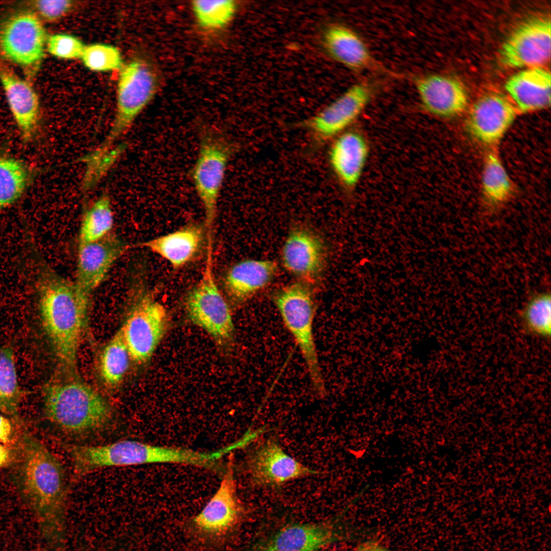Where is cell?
<instances>
[{"mask_svg": "<svg viewBox=\"0 0 551 551\" xmlns=\"http://www.w3.org/2000/svg\"><path fill=\"white\" fill-rule=\"evenodd\" d=\"M128 248L121 238L110 232L92 242H79L76 278L78 291L90 299L114 263Z\"/></svg>", "mask_w": 551, "mask_h": 551, "instance_id": "14", "label": "cell"}, {"mask_svg": "<svg viewBox=\"0 0 551 551\" xmlns=\"http://www.w3.org/2000/svg\"><path fill=\"white\" fill-rule=\"evenodd\" d=\"M21 398L14 361L11 346L0 347V411L16 416Z\"/></svg>", "mask_w": 551, "mask_h": 551, "instance_id": "30", "label": "cell"}, {"mask_svg": "<svg viewBox=\"0 0 551 551\" xmlns=\"http://www.w3.org/2000/svg\"><path fill=\"white\" fill-rule=\"evenodd\" d=\"M37 287L43 327L60 363L76 367L87 318L90 299L43 261L37 260Z\"/></svg>", "mask_w": 551, "mask_h": 551, "instance_id": "1", "label": "cell"}, {"mask_svg": "<svg viewBox=\"0 0 551 551\" xmlns=\"http://www.w3.org/2000/svg\"><path fill=\"white\" fill-rule=\"evenodd\" d=\"M550 72L540 66L527 68L511 76L505 88L518 112L527 113L550 105Z\"/></svg>", "mask_w": 551, "mask_h": 551, "instance_id": "21", "label": "cell"}, {"mask_svg": "<svg viewBox=\"0 0 551 551\" xmlns=\"http://www.w3.org/2000/svg\"><path fill=\"white\" fill-rule=\"evenodd\" d=\"M550 19L530 18L516 28L503 43L499 52L502 64L507 68L539 66L550 56Z\"/></svg>", "mask_w": 551, "mask_h": 551, "instance_id": "13", "label": "cell"}, {"mask_svg": "<svg viewBox=\"0 0 551 551\" xmlns=\"http://www.w3.org/2000/svg\"><path fill=\"white\" fill-rule=\"evenodd\" d=\"M43 399L47 418L70 434L101 430L113 418L112 409L105 398L80 381L47 384L43 388Z\"/></svg>", "mask_w": 551, "mask_h": 551, "instance_id": "3", "label": "cell"}, {"mask_svg": "<svg viewBox=\"0 0 551 551\" xmlns=\"http://www.w3.org/2000/svg\"><path fill=\"white\" fill-rule=\"evenodd\" d=\"M245 465L250 483L261 487H279L317 473L288 455L272 438L258 442L248 454Z\"/></svg>", "mask_w": 551, "mask_h": 551, "instance_id": "12", "label": "cell"}, {"mask_svg": "<svg viewBox=\"0 0 551 551\" xmlns=\"http://www.w3.org/2000/svg\"><path fill=\"white\" fill-rule=\"evenodd\" d=\"M81 59L86 68L94 71L121 69L123 66L119 49L105 43L86 45Z\"/></svg>", "mask_w": 551, "mask_h": 551, "instance_id": "32", "label": "cell"}, {"mask_svg": "<svg viewBox=\"0 0 551 551\" xmlns=\"http://www.w3.org/2000/svg\"><path fill=\"white\" fill-rule=\"evenodd\" d=\"M14 429L11 421L0 414V443L8 446L13 443Z\"/></svg>", "mask_w": 551, "mask_h": 551, "instance_id": "35", "label": "cell"}, {"mask_svg": "<svg viewBox=\"0 0 551 551\" xmlns=\"http://www.w3.org/2000/svg\"><path fill=\"white\" fill-rule=\"evenodd\" d=\"M278 265L266 259H247L233 266L225 278V286L235 300L243 302L267 287L278 273Z\"/></svg>", "mask_w": 551, "mask_h": 551, "instance_id": "22", "label": "cell"}, {"mask_svg": "<svg viewBox=\"0 0 551 551\" xmlns=\"http://www.w3.org/2000/svg\"><path fill=\"white\" fill-rule=\"evenodd\" d=\"M345 535L335 521L293 524L279 530L254 551H319Z\"/></svg>", "mask_w": 551, "mask_h": 551, "instance_id": "17", "label": "cell"}, {"mask_svg": "<svg viewBox=\"0 0 551 551\" xmlns=\"http://www.w3.org/2000/svg\"><path fill=\"white\" fill-rule=\"evenodd\" d=\"M282 263L299 281L309 285L321 277L325 269V243L317 233L304 226L291 229L282 248Z\"/></svg>", "mask_w": 551, "mask_h": 551, "instance_id": "15", "label": "cell"}, {"mask_svg": "<svg viewBox=\"0 0 551 551\" xmlns=\"http://www.w3.org/2000/svg\"><path fill=\"white\" fill-rule=\"evenodd\" d=\"M372 92L367 82L356 83L296 126L309 134L314 145H322L347 130L367 106Z\"/></svg>", "mask_w": 551, "mask_h": 551, "instance_id": "10", "label": "cell"}, {"mask_svg": "<svg viewBox=\"0 0 551 551\" xmlns=\"http://www.w3.org/2000/svg\"><path fill=\"white\" fill-rule=\"evenodd\" d=\"M355 551H393L374 540H367L359 544Z\"/></svg>", "mask_w": 551, "mask_h": 551, "instance_id": "36", "label": "cell"}, {"mask_svg": "<svg viewBox=\"0 0 551 551\" xmlns=\"http://www.w3.org/2000/svg\"><path fill=\"white\" fill-rule=\"evenodd\" d=\"M198 136V151L190 176L204 209L206 225L210 235L227 166L239 147L224 132L216 127L200 125Z\"/></svg>", "mask_w": 551, "mask_h": 551, "instance_id": "5", "label": "cell"}, {"mask_svg": "<svg viewBox=\"0 0 551 551\" xmlns=\"http://www.w3.org/2000/svg\"><path fill=\"white\" fill-rule=\"evenodd\" d=\"M190 8L197 26L208 32L226 28L234 18L238 5L234 0H194Z\"/></svg>", "mask_w": 551, "mask_h": 551, "instance_id": "26", "label": "cell"}, {"mask_svg": "<svg viewBox=\"0 0 551 551\" xmlns=\"http://www.w3.org/2000/svg\"><path fill=\"white\" fill-rule=\"evenodd\" d=\"M86 45L73 35L58 33L47 37L46 47L50 54L65 60L81 59Z\"/></svg>", "mask_w": 551, "mask_h": 551, "instance_id": "33", "label": "cell"}, {"mask_svg": "<svg viewBox=\"0 0 551 551\" xmlns=\"http://www.w3.org/2000/svg\"><path fill=\"white\" fill-rule=\"evenodd\" d=\"M114 215L110 198L103 193L85 212L80 229L79 242L99 240L111 232Z\"/></svg>", "mask_w": 551, "mask_h": 551, "instance_id": "28", "label": "cell"}, {"mask_svg": "<svg viewBox=\"0 0 551 551\" xmlns=\"http://www.w3.org/2000/svg\"><path fill=\"white\" fill-rule=\"evenodd\" d=\"M413 82L421 107L430 114L442 118L454 117L467 107V91L455 78L430 74L416 77Z\"/></svg>", "mask_w": 551, "mask_h": 551, "instance_id": "18", "label": "cell"}, {"mask_svg": "<svg viewBox=\"0 0 551 551\" xmlns=\"http://www.w3.org/2000/svg\"><path fill=\"white\" fill-rule=\"evenodd\" d=\"M0 81L20 138L32 142L41 131L38 96L32 86L11 70L0 68Z\"/></svg>", "mask_w": 551, "mask_h": 551, "instance_id": "19", "label": "cell"}, {"mask_svg": "<svg viewBox=\"0 0 551 551\" xmlns=\"http://www.w3.org/2000/svg\"><path fill=\"white\" fill-rule=\"evenodd\" d=\"M22 484L45 537L61 547L65 534L67 488L60 462L40 442L23 439Z\"/></svg>", "mask_w": 551, "mask_h": 551, "instance_id": "2", "label": "cell"}, {"mask_svg": "<svg viewBox=\"0 0 551 551\" xmlns=\"http://www.w3.org/2000/svg\"><path fill=\"white\" fill-rule=\"evenodd\" d=\"M47 38L36 14L29 11L18 12L0 26V52L9 61L33 70L44 56Z\"/></svg>", "mask_w": 551, "mask_h": 551, "instance_id": "11", "label": "cell"}, {"mask_svg": "<svg viewBox=\"0 0 551 551\" xmlns=\"http://www.w3.org/2000/svg\"><path fill=\"white\" fill-rule=\"evenodd\" d=\"M39 551H46V550H44V549H41V550H39Z\"/></svg>", "mask_w": 551, "mask_h": 551, "instance_id": "38", "label": "cell"}, {"mask_svg": "<svg viewBox=\"0 0 551 551\" xmlns=\"http://www.w3.org/2000/svg\"><path fill=\"white\" fill-rule=\"evenodd\" d=\"M322 41L331 57L352 70L362 71L374 64L363 40L346 26L340 24L330 26L324 32Z\"/></svg>", "mask_w": 551, "mask_h": 551, "instance_id": "23", "label": "cell"}, {"mask_svg": "<svg viewBox=\"0 0 551 551\" xmlns=\"http://www.w3.org/2000/svg\"><path fill=\"white\" fill-rule=\"evenodd\" d=\"M130 358L120 329L106 344L100 358L99 372L107 385L114 387L121 382L128 370Z\"/></svg>", "mask_w": 551, "mask_h": 551, "instance_id": "27", "label": "cell"}, {"mask_svg": "<svg viewBox=\"0 0 551 551\" xmlns=\"http://www.w3.org/2000/svg\"><path fill=\"white\" fill-rule=\"evenodd\" d=\"M12 457V452L8 446L0 443V467L8 465Z\"/></svg>", "mask_w": 551, "mask_h": 551, "instance_id": "37", "label": "cell"}, {"mask_svg": "<svg viewBox=\"0 0 551 551\" xmlns=\"http://www.w3.org/2000/svg\"><path fill=\"white\" fill-rule=\"evenodd\" d=\"M202 240L201 229L190 226L142 243L140 245L164 258L173 267L179 268L195 256Z\"/></svg>", "mask_w": 551, "mask_h": 551, "instance_id": "24", "label": "cell"}, {"mask_svg": "<svg viewBox=\"0 0 551 551\" xmlns=\"http://www.w3.org/2000/svg\"><path fill=\"white\" fill-rule=\"evenodd\" d=\"M519 318L523 330L528 334L543 338L551 334V296L542 292L531 296L521 310Z\"/></svg>", "mask_w": 551, "mask_h": 551, "instance_id": "31", "label": "cell"}, {"mask_svg": "<svg viewBox=\"0 0 551 551\" xmlns=\"http://www.w3.org/2000/svg\"><path fill=\"white\" fill-rule=\"evenodd\" d=\"M328 159L339 183L350 190L359 183L369 155L366 138L359 132L346 130L332 140Z\"/></svg>", "mask_w": 551, "mask_h": 551, "instance_id": "20", "label": "cell"}, {"mask_svg": "<svg viewBox=\"0 0 551 551\" xmlns=\"http://www.w3.org/2000/svg\"><path fill=\"white\" fill-rule=\"evenodd\" d=\"M158 86L155 69L146 60L136 59L123 66L118 78L114 120L105 139L89 154L93 161L103 162L113 156L117 151L114 144L152 101Z\"/></svg>", "mask_w": 551, "mask_h": 551, "instance_id": "4", "label": "cell"}, {"mask_svg": "<svg viewBox=\"0 0 551 551\" xmlns=\"http://www.w3.org/2000/svg\"><path fill=\"white\" fill-rule=\"evenodd\" d=\"M518 112L510 98L499 93L479 98L471 107L466 126L470 134L488 145L498 143L515 121Z\"/></svg>", "mask_w": 551, "mask_h": 551, "instance_id": "16", "label": "cell"}, {"mask_svg": "<svg viewBox=\"0 0 551 551\" xmlns=\"http://www.w3.org/2000/svg\"><path fill=\"white\" fill-rule=\"evenodd\" d=\"M272 298L299 347L314 390L323 395L325 386L313 334L315 305L310 285L300 281L291 283L277 290Z\"/></svg>", "mask_w": 551, "mask_h": 551, "instance_id": "6", "label": "cell"}, {"mask_svg": "<svg viewBox=\"0 0 551 551\" xmlns=\"http://www.w3.org/2000/svg\"><path fill=\"white\" fill-rule=\"evenodd\" d=\"M211 247L199 282L188 293L185 302L188 316L220 343L233 338L234 327L230 310L217 286L212 270Z\"/></svg>", "mask_w": 551, "mask_h": 551, "instance_id": "8", "label": "cell"}, {"mask_svg": "<svg viewBox=\"0 0 551 551\" xmlns=\"http://www.w3.org/2000/svg\"><path fill=\"white\" fill-rule=\"evenodd\" d=\"M482 188L486 198L493 205L502 204L510 196L512 183L499 156L489 153L484 160Z\"/></svg>", "mask_w": 551, "mask_h": 551, "instance_id": "29", "label": "cell"}, {"mask_svg": "<svg viewBox=\"0 0 551 551\" xmlns=\"http://www.w3.org/2000/svg\"><path fill=\"white\" fill-rule=\"evenodd\" d=\"M243 509L237 493L233 465L229 464L219 487L190 522L199 538L219 543L229 538L239 524Z\"/></svg>", "mask_w": 551, "mask_h": 551, "instance_id": "9", "label": "cell"}, {"mask_svg": "<svg viewBox=\"0 0 551 551\" xmlns=\"http://www.w3.org/2000/svg\"><path fill=\"white\" fill-rule=\"evenodd\" d=\"M33 5L44 19L55 21L65 16L72 10L74 4L69 0H39L33 2Z\"/></svg>", "mask_w": 551, "mask_h": 551, "instance_id": "34", "label": "cell"}, {"mask_svg": "<svg viewBox=\"0 0 551 551\" xmlns=\"http://www.w3.org/2000/svg\"><path fill=\"white\" fill-rule=\"evenodd\" d=\"M130 305L120 328L130 358L142 364L151 358L167 327L165 307L138 286L130 288Z\"/></svg>", "mask_w": 551, "mask_h": 551, "instance_id": "7", "label": "cell"}, {"mask_svg": "<svg viewBox=\"0 0 551 551\" xmlns=\"http://www.w3.org/2000/svg\"><path fill=\"white\" fill-rule=\"evenodd\" d=\"M37 171L24 160L0 155V211L19 200L33 183Z\"/></svg>", "mask_w": 551, "mask_h": 551, "instance_id": "25", "label": "cell"}]
</instances>
